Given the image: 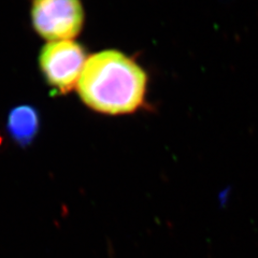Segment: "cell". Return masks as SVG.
I'll use <instances>...</instances> for the list:
<instances>
[{
    "instance_id": "cell-2",
    "label": "cell",
    "mask_w": 258,
    "mask_h": 258,
    "mask_svg": "<svg viewBox=\"0 0 258 258\" xmlns=\"http://www.w3.org/2000/svg\"><path fill=\"white\" fill-rule=\"evenodd\" d=\"M31 21L50 42L74 40L84 24L83 6L80 0H32Z\"/></svg>"
},
{
    "instance_id": "cell-4",
    "label": "cell",
    "mask_w": 258,
    "mask_h": 258,
    "mask_svg": "<svg viewBox=\"0 0 258 258\" xmlns=\"http://www.w3.org/2000/svg\"><path fill=\"white\" fill-rule=\"evenodd\" d=\"M39 118L35 109L29 106H21L11 111L9 115V132L21 144L29 143L38 131Z\"/></svg>"
},
{
    "instance_id": "cell-1",
    "label": "cell",
    "mask_w": 258,
    "mask_h": 258,
    "mask_svg": "<svg viewBox=\"0 0 258 258\" xmlns=\"http://www.w3.org/2000/svg\"><path fill=\"white\" fill-rule=\"evenodd\" d=\"M148 76L134 59L115 50L88 57L81 74L78 91L91 109L103 114H128L145 101Z\"/></svg>"
},
{
    "instance_id": "cell-3",
    "label": "cell",
    "mask_w": 258,
    "mask_h": 258,
    "mask_svg": "<svg viewBox=\"0 0 258 258\" xmlns=\"http://www.w3.org/2000/svg\"><path fill=\"white\" fill-rule=\"evenodd\" d=\"M86 60L84 47L74 40L48 42L39 56L46 82L60 94H67L78 86Z\"/></svg>"
}]
</instances>
